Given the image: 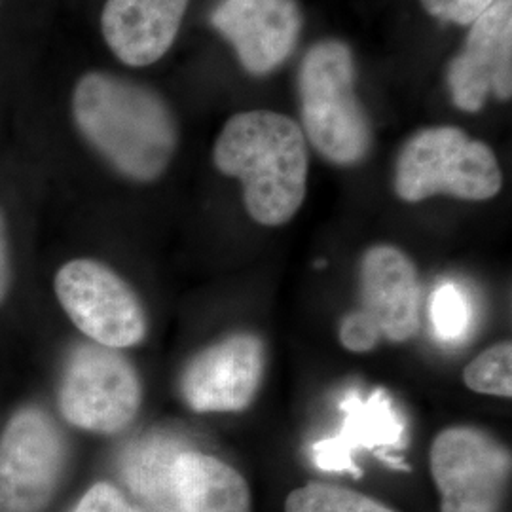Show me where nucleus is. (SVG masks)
Returning a JSON list of instances; mask_svg holds the SVG:
<instances>
[{"instance_id": "f257e3e1", "label": "nucleus", "mask_w": 512, "mask_h": 512, "mask_svg": "<svg viewBox=\"0 0 512 512\" xmlns=\"http://www.w3.org/2000/svg\"><path fill=\"white\" fill-rule=\"evenodd\" d=\"M74 122L116 171L156 181L177 148V126L158 93L109 73L84 74L73 93Z\"/></svg>"}, {"instance_id": "f03ea898", "label": "nucleus", "mask_w": 512, "mask_h": 512, "mask_svg": "<svg viewBox=\"0 0 512 512\" xmlns=\"http://www.w3.org/2000/svg\"><path fill=\"white\" fill-rule=\"evenodd\" d=\"M213 160L222 175L243 184L249 217L283 226L300 211L308 188V147L302 128L285 114L249 110L220 131Z\"/></svg>"}, {"instance_id": "7ed1b4c3", "label": "nucleus", "mask_w": 512, "mask_h": 512, "mask_svg": "<svg viewBox=\"0 0 512 512\" xmlns=\"http://www.w3.org/2000/svg\"><path fill=\"white\" fill-rule=\"evenodd\" d=\"M304 135L313 148L336 165L363 162L372 133L355 95V63L340 40L317 42L298 74Z\"/></svg>"}, {"instance_id": "20e7f679", "label": "nucleus", "mask_w": 512, "mask_h": 512, "mask_svg": "<svg viewBox=\"0 0 512 512\" xmlns=\"http://www.w3.org/2000/svg\"><path fill=\"white\" fill-rule=\"evenodd\" d=\"M501 186L503 173L494 150L454 126L421 129L406 141L395 165V192L406 203L437 194L486 202Z\"/></svg>"}, {"instance_id": "39448f33", "label": "nucleus", "mask_w": 512, "mask_h": 512, "mask_svg": "<svg viewBox=\"0 0 512 512\" xmlns=\"http://www.w3.org/2000/svg\"><path fill=\"white\" fill-rule=\"evenodd\" d=\"M143 404L139 372L120 349L80 344L63 370L57 406L80 431L116 435L135 421Z\"/></svg>"}, {"instance_id": "423d86ee", "label": "nucleus", "mask_w": 512, "mask_h": 512, "mask_svg": "<svg viewBox=\"0 0 512 512\" xmlns=\"http://www.w3.org/2000/svg\"><path fill=\"white\" fill-rule=\"evenodd\" d=\"M54 291L71 323L93 344L128 349L147 338V311L139 294L107 264L69 260L55 274Z\"/></svg>"}, {"instance_id": "0eeeda50", "label": "nucleus", "mask_w": 512, "mask_h": 512, "mask_svg": "<svg viewBox=\"0 0 512 512\" xmlns=\"http://www.w3.org/2000/svg\"><path fill=\"white\" fill-rule=\"evenodd\" d=\"M67 467V444L37 404L19 408L0 435V512H46Z\"/></svg>"}, {"instance_id": "6e6552de", "label": "nucleus", "mask_w": 512, "mask_h": 512, "mask_svg": "<svg viewBox=\"0 0 512 512\" xmlns=\"http://www.w3.org/2000/svg\"><path fill=\"white\" fill-rule=\"evenodd\" d=\"M440 512H501L511 478V452L484 429L454 425L429 452Z\"/></svg>"}, {"instance_id": "1a4fd4ad", "label": "nucleus", "mask_w": 512, "mask_h": 512, "mask_svg": "<svg viewBox=\"0 0 512 512\" xmlns=\"http://www.w3.org/2000/svg\"><path fill=\"white\" fill-rule=\"evenodd\" d=\"M264 365V344L256 334H230L198 351L184 366V403L200 414L241 412L255 401Z\"/></svg>"}, {"instance_id": "9d476101", "label": "nucleus", "mask_w": 512, "mask_h": 512, "mask_svg": "<svg viewBox=\"0 0 512 512\" xmlns=\"http://www.w3.org/2000/svg\"><path fill=\"white\" fill-rule=\"evenodd\" d=\"M448 86L456 107L465 112H478L490 95L511 99L512 0H495L473 23L448 67Z\"/></svg>"}, {"instance_id": "9b49d317", "label": "nucleus", "mask_w": 512, "mask_h": 512, "mask_svg": "<svg viewBox=\"0 0 512 512\" xmlns=\"http://www.w3.org/2000/svg\"><path fill=\"white\" fill-rule=\"evenodd\" d=\"M361 308L380 336L404 344L421 329V283L414 260L395 245L366 249L359 270Z\"/></svg>"}, {"instance_id": "f8f14e48", "label": "nucleus", "mask_w": 512, "mask_h": 512, "mask_svg": "<svg viewBox=\"0 0 512 512\" xmlns=\"http://www.w3.org/2000/svg\"><path fill=\"white\" fill-rule=\"evenodd\" d=\"M213 25L232 42L251 74H268L294 50L302 14L294 0H222Z\"/></svg>"}, {"instance_id": "ddd939ff", "label": "nucleus", "mask_w": 512, "mask_h": 512, "mask_svg": "<svg viewBox=\"0 0 512 512\" xmlns=\"http://www.w3.org/2000/svg\"><path fill=\"white\" fill-rule=\"evenodd\" d=\"M190 0H107L101 31L112 54L129 67H147L173 46Z\"/></svg>"}, {"instance_id": "4468645a", "label": "nucleus", "mask_w": 512, "mask_h": 512, "mask_svg": "<svg viewBox=\"0 0 512 512\" xmlns=\"http://www.w3.org/2000/svg\"><path fill=\"white\" fill-rule=\"evenodd\" d=\"M346 421L334 439L313 446V461L323 471H346L359 476L353 456L365 448H399L404 425L384 391H376L366 401L351 395L346 404Z\"/></svg>"}, {"instance_id": "2eb2a0df", "label": "nucleus", "mask_w": 512, "mask_h": 512, "mask_svg": "<svg viewBox=\"0 0 512 512\" xmlns=\"http://www.w3.org/2000/svg\"><path fill=\"white\" fill-rule=\"evenodd\" d=\"M173 512H249L251 494L245 478L226 461L179 450L171 465Z\"/></svg>"}, {"instance_id": "dca6fc26", "label": "nucleus", "mask_w": 512, "mask_h": 512, "mask_svg": "<svg viewBox=\"0 0 512 512\" xmlns=\"http://www.w3.org/2000/svg\"><path fill=\"white\" fill-rule=\"evenodd\" d=\"M285 512H395L384 503L355 490L310 482L293 490L285 501Z\"/></svg>"}, {"instance_id": "f3484780", "label": "nucleus", "mask_w": 512, "mask_h": 512, "mask_svg": "<svg viewBox=\"0 0 512 512\" xmlns=\"http://www.w3.org/2000/svg\"><path fill=\"white\" fill-rule=\"evenodd\" d=\"M512 344L499 342L482 351L463 370V384L473 393L511 399Z\"/></svg>"}, {"instance_id": "a211bd4d", "label": "nucleus", "mask_w": 512, "mask_h": 512, "mask_svg": "<svg viewBox=\"0 0 512 512\" xmlns=\"http://www.w3.org/2000/svg\"><path fill=\"white\" fill-rule=\"evenodd\" d=\"M431 321L442 340H458L469 329L471 308L456 285H442L431 296Z\"/></svg>"}, {"instance_id": "6ab92c4d", "label": "nucleus", "mask_w": 512, "mask_h": 512, "mask_svg": "<svg viewBox=\"0 0 512 512\" xmlns=\"http://www.w3.org/2000/svg\"><path fill=\"white\" fill-rule=\"evenodd\" d=\"M338 338L340 344L351 353H368L382 340L378 329L368 321V317L361 310L351 311L342 319Z\"/></svg>"}, {"instance_id": "aec40b11", "label": "nucleus", "mask_w": 512, "mask_h": 512, "mask_svg": "<svg viewBox=\"0 0 512 512\" xmlns=\"http://www.w3.org/2000/svg\"><path fill=\"white\" fill-rule=\"evenodd\" d=\"M495 0H421L423 8L440 21L473 25Z\"/></svg>"}, {"instance_id": "412c9836", "label": "nucleus", "mask_w": 512, "mask_h": 512, "mask_svg": "<svg viewBox=\"0 0 512 512\" xmlns=\"http://www.w3.org/2000/svg\"><path fill=\"white\" fill-rule=\"evenodd\" d=\"M73 512H145L133 507L118 488L109 482H97L82 495Z\"/></svg>"}, {"instance_id": "4be33fe9", "label": "nucleus", "mask_w": 512, "mask_h": 512, "mask_svg": "<svg viewBox=\"0 0 512 512\" xmlns=\"http://www.w3.org/2000/svg\"><path fill=\"white\" fill-rule=\"evenodd\" d=\"M12 255H10V238H8V228L6 220L0 211V306L4 304L6 296L10 293L12 287Z\"/></svg>"}]
</instances>
